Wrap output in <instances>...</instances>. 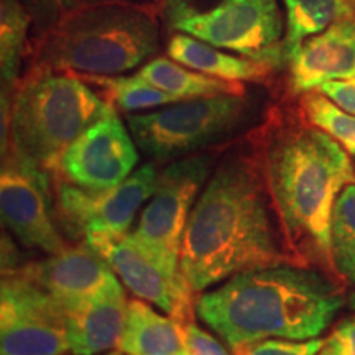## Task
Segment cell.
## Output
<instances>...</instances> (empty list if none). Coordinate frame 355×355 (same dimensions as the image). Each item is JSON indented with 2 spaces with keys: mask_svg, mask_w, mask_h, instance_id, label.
Segmentation results:
<instances>
[{
  "mask_svg": "<svg viewBox=\"0 0 355 355\" xmlns=\"http://www.w3.org/2000/svg\"><path fill=\"white\" fill-rule=\"evenodd\" d=\"M293 261L254 146L217 163L186 225L180 273L196 295L234 275Z\"/></svg>",
  "mask_w": 355,
  "mask_h": 355,
  "instance_id": "6da1fadb",
  "label": "cell"
},
{
  "mask_svg": "<svg viewBox=\"0 0 355 355\" xmlns=\"http://www.w3.org/2000/svg\"><path fill=\"white\" fill-rule=\"evenodd\" d=\"M254 150L290 259L334 273L331 216L340 191L355 181L349 153L309 123L268 128Z\"/></svg>",
  "mask_w": 355,
  "mask_h": 355,
  "instance_id": "7a4b0ae2",
  "label": "cell"
},
{
  "mask_svg": "<svg viewBox=\"0 0 355 355\" xmlns=\"http://www.w3.org/2000/svg\"><path fill=\"white\" fill-rule=\"evenodd\" d=\"M344 304V293L321 270L295 261L234 275L204 291L196 313L237 350L259 340H306L322 334Z\"/></svg>",
  "mask_w": 355,
  "mask_h": 355,
  "instance_id": "3957f363",
  "label": "cell"
},
{
  "mask_svg": "<svg viewBox=\"0 0 355 355\" xmlns=\"http://www.w3.org/2000/svg\"><path fill=\"white\" fill-rule=\"evenodd\" d=\"M159 50L153 10L125 0H105L66 13L37 37L32 64L83 76H121Z\"/></svg>",
  "mask_w": 355,
  "mask_h": 355,
  "instance_id": "277c9868",
  "label": "cell"
},
{
  "mask_svg": "<svg viewBox=\"0 0 355 355\" xmlns=\"http://www.w3.org/2000/svg\"><path fill=\"white\" fill-rule=\"evenodd\" d=\"M114 110L79 74L30 66L13 92L2 155L13 150L56 175L66 148Z\"/></svg>",
  "mask_w": 355,
  "mask_h": 355,
  "instance_id": "5b68a950",
  "label": "cell"
},
{
  "mask_svg": "<svg viewBox=\"0 0 355 355\" xmlns=\"http://www.w3.org/2000/svg\"><path fill=\"white\" fill-rule=\"evenodd\" d=\"M168 30L186 33L220 50L278 68L283 53L285 17L278 0H163Z\"/></svg>",
  "mask_w": 355,
  "mask_h": 355,
  "instance_id": "8992f818",
  "label": "cell"
},
{
  "mask_svg": "<svg viewBox=\"0 0 355 355\" xmlns=\"http://www.w3.org/2000/svg\"><path fill=\"white\" fill-rule=\"evenodd\" d=\"M250 110L245 96L202 97L128 114L127 127L146 157L171 163L230 139L245 125Z\"/></svg>",
  "mask_w": 355,
  "mask_h": 355,
  "instance_id": "52a82bcc",
  "label": "cell"
},
{
  "mask_svg": "<svg viewBox=\"0 0 355 355\" xmlns=\"http://www.w3.org/2000/svg\"><path fill=\"white\" fill-rule=\"evenodd\" d=\"M216 165L217 153L212 152L171 162L159 173L157 189L130 232L133 241L175 277H181V247L191 211Z\"/></svg>",
  "mask_w": 355,
  "mask_h": 355,
  "instance_id": "ba28073f",
  "label": "cell"
},
{
  "mask_svg": "<svg viewBox=\"0 0 355 355\" xmlns=\"http://www.w3.org/2000/svg\"><path fill=\"white\" fill-rule=\"evenodd\" d=\"M51 176L50 171L13 150L2 155L0 209L3 225L21 245L50 255L69 247L58 222Z\"/></svg>",
  "mask_w": 355,
  "mask_h": 355,
  "instance_id": "9c48e42d",
  "label": "cell"
},
{
  "mask_svg": "<svg viewBox=\"0 0 355 355\" xmlns=\"http://www.w3.org/2000/svg\"><path fill=\"white\" fill-rule=\"evenodd\" d=\"M69 352L64 306L19 272L2 273L0 355Z\"/></svg>",
  "mask_w": 355,
  "mask_h": 355,
  "instance_id": "30bf717a",
  "label": "cell"
},
{
  "mask_svg": "<svg viewBox=\"0 0 355 355\" xmlns=\"http://www.w3.org/2000/svg\"><path fill=\"white\" fill-rule=\"evenodd\" d=\"M158 176L157 163L152 162L141 165L112 189L87 191L64 180L58 181V222L61 229L83 241L92 234H127L137 212L153 196Z\"/></svg>",
  "mask_w": 355,
  "mask_h": 355,
  "instance_id": "8fae6325",
  "label": "cell"
},
{
  "mask_svg": "<svg viewBox=\"0 0 355 355\" xmlns=\"http://www.w3.org/2000/svg\"><path fill=\"white\" fill-rule=\"evenodd\" d=\"M137 148L130 130L114 110L66 148L56 175L87 191L112 189L135 171Z\"/></svg>",
  "mask_w": 355,
  "mask_h": 355,
  "instance_id": "7c38bea8",
  "label": "cell"
},
{
  "mask_svg": "<svg viewBox=\"0 0 355 355\" xmlns=\"http://www.w3.org/2000/svg\"><path fill=\"white\" fill-rule=\"evenodd\" d=\"M84 243L94 248L107 261L112 272L135 298L155 304L180 324L193 321V293L188 290L183 278L166 272L133 241L130 232L121 235L92 234L84 239Z\"/></svg>",
  "mask_w": 355,
  "mask_h": 355,
  "instance_id": "4fadbf2b",
  "label": "cell"
},
{
  "mask_svg": "<svg viewBox=\"0 0 355 355\" xmlns=\"http://www.w3.org/2000/svg\"><path fill=\"white\" fill-rule=\"evenodd\" d=\"M13 272L32 279L64 308L97 295L117 278L107 261L87 243L68 247L60 254L20 266Z\"/></svg>",
  "mask_w": 355,
  "mask_h": 355,
  "instance_id": "5bb4252c",
  "label": "cell"
},
{
  "mask_svg": "<svg viewBox=\"0 0 355 355\" xmlns=\"http://www.w3.org/2000/svg\"><path fill=\"white\" fill-rule=\"evenodd\" d=\"M295 94L316 91L321 84L355 76V15L336 21L304 40L288 60Z\"/></svg>",
  "mask_w": 355,
  "mask_h": 355,
  "instance_id": "9a60e30c",
  "label": "cell"
},
{
  "mask_svg": "<svg viewBox=\"0 0 355 355\" xmlns=\"http://www.w3.org/2000/svg\"><path fill=\"white\" fill-rule=\"evenodd\" d=\"M125 291L117 278L91 298L66 311V332L73 355H99L117 347L125 327Z\"/></svg>",
  "mask_w": 355,
  "mask_h": 355,
  "instance_id": "2e32d148",
  "label": "cell"
},
{
  "mask_svg": "<svg viewBox=\"0 0 355 355\" xmlns=\"http://www.w3.org/2000/svg\"><path fill=\"white\" fill-rule=\"evenodd\" d=\"M168 58L176 63L207 74V76L235 83H259L272 73V66L252 60V58L232 55L186 33L175 32L166 44Z\"/></svg>",
  "mask_w": 355,
  "mask_h": 355,
  "instance_id": "e0dca14e",
  "label": "cell"
},
{
  "mask_svg": "<svg viewBox=\"0 0 355 355\" xmlns=\"http://www.w3.org/2000/svg\"><path fill=\"white\" fill-rule=\"evenodd\" d=\"M117 347L125 355L186 352L181 324L168 314H159L148 301L140 298L128 301L125 327Z\"/></svg>",
  "mask_w": 355,
  "mask_h": 355,
  "instance_id": "ac0fdd59",
  "label": "cell"
},
{
  "mask_svg": "<svg viewBox=\"0 0 355 355\" xmlns=\"http://www.w3.org/2000/svg\"><path fill=\"white\" fill-rule=\"evenodd\" d=\"M139 74L153 86L178 97L180 101L216 96H245L247 92L243 83L207 76L188 66L176 63L171 58H152L141 66Z\"/></svg>",
  "mask_w": 355,
  "mask_h": 355,
  "instance_id": "d6986e66",
  "label": "cell"
},
{
  "mask_svg": "<svg viewBox=\"0 0 355 355\" xmlns=\"http://www.w3.org/2000/svg\"><path fill=\"white\" fill-rule=\"evenodd\" d=\"M33 19L21 0H2L0 6V78L2 107L10 109L13 92L21 79L28 32Z\"/></svg>",
  "mask_w": 355,
  "mask_h": 355,
  "instance_id": "ffe728a7",
  "label": "cell"
},
{
  "mask_svg": "<svg viewBox=\"0 0 355 355\" xmlns=\"http://www.w3.org/2000/svg\"><path fill=\"white\" fill-rule=\"evenodd\" d=\"M285 8L283 53L288 63L304 40L324 32L336 21L355 15V0H282Z\"/></svg>",
  "mask_w": 355,
  "mask_h": 355,
  "instance_id": "44dd1931",
  "label": "cell"
},
{
  "mask_svg": "<svg viewBox=\"0 0 355 355\" xmlns=\"http://www.w3.org/2000/svg\"><path fill=\"white\" fill-rule=\"evenodd\" d=\"M329 245L334 273L355 288V181L344 186L332 207Z\"/></svg>",
  "mask_w": 355,
  "mask_h": 355,
  "instance_id": "7402d4cb",
  "label": "cell"
},
{
  "mask_svg": "<svg viewBox=\"0 0 355 355\" xmlns=\"http://www.w3.org/2000/svg\"><path fill=\"white\" fill-rule=\"evenodd\" d=\"M79 76L84 81L101 87L107 94L110 104L127 114H140L141 110H155L181 102L178 97L153 86L139 73L132 76Z\"/></svg>",
  "mask_w": 355,
  "mask_h": 355,
  "instance_id": "603a6c76",
  "label": "cell"
},
{
  "mask_svg": "<svg viewBox=\"0 0 355 355\" xmlns=\"http://www.w3.org/2000/svg\"><path fill=\"white\" fill-rule=\"evenodd\" d=\"M301 112L309 125L332 137L345 152L355 155V115L318 91L306 92L301 99Z\"/></svg>",
  "mask_w": 355,
  "mask_h": 355,
  "instance_id": "cb8c5ba5",
  "label": "cell"
},
{
  "mask_svg": "<svg viewBox=\"0 0 355 355\" xmlns=\"http://www.w3.org/2000/svg\"><path fill=\"white\" fill-rule=\"evenodd\" d=\"M97 2H105V0H21V3L32 15L37 35L50 28L56 20H60L66 13Z\"/></svg>",
  "mask_w": 355,
  "mask_h": 355,
  "instance_id": "d4e9b609",
  "label": "cell"
},
{
  "mask_svg": "<svg viewBox=\"0 0 355 355\" xmlns=\"http://www.w3.org/2000/svg\"><path fill=\"white\" fill-rule=\"evenodd\" d=\"M324 339L314 337L306 340L272 339L259 340V343L243 345L235 350V355H316L322 347Z\"/></svg>",
  "mask_w": 355,
  "mask_h": 355,
  "instance_id": "484cf974",
  "label": "cell"
},
{
  "mask_svg": "<svg viewBox=\"0 0 355 355\" xmlns=\"http://www.w3.org/2000/svg\"><path fill=\"white\" fill-rule=\"evenodd\" d=\"M316 355H355V314L332 327Z\"/></svg>",
  "mask_w": 355,
  "mask_h": 355,
  "instance_id": "4316f807",
  "label": "cell"
},
{
  "mask_svg": "<svg viewBox=\"0 0 355 355\" xmlns=\"http://www.w3.org/2000/svg\"><path fill=\"white\" fill-rule=\"evenodd\" d=\"M184 349L188 355H230L219 340L194 321L181 324Z\"/></svg>",
  "mask_w": 355,
  "mask_h": 355,
  "instance_id": "83f0119b",
  "label": "cell"
},
{
  "mask_svg": "<svg viewBox=\"0 0 355 355\" xmlns=\"http://www.w3.org/2000/svg\"><path fill=\"white\" fill-rule=\"evenodd\" d=\"M316 91L326 96L327 99H331L340 109H344L345 112L355 115V76L349 79L327 81L321 84Z\"/></svg>",
  "mask_w": 355,
  "mask_h": 355,
  "instance_id": "f1b7e54d",
  "label": "cell"
},
{
  "mask_svg": "<svg viewBox=\"0 0 355 355\" xmlns=\"http://www.w3.org/2000/svg\"><path fill=\"white\" fill-rule=\"evenodd\" d=\"M347 303H349V306H350V309L355 311V291H352V293H350V295H349Z\"/></svg>",
  "mask_w": 355,
  "mask_h": 355,
  "instance_id": "f546056e",
  "label": "cell"
},
{
  "mask_svg": "<svg viewBox=\"0 0 355 355\" xmlns=\"http://www.w3.org/2000/svg\"><path fill=\"white\" fill-rule=\"evenodd\" d=\"M105 355H122V352H121V350H119V352H109V354H105Z\"/></svg>",
  "mask_w": 355,
  "mask_h": 355,
  "instance_id": "4dcf8cb0",
  "label": "cell"
},
{
  "mask_svg": "<svg viewBox=\"0 0 355 355\" xmlns=\"http://www.w3.org/2000/svg\"><path fill=\"white\" fill-rule=\"evenodd\" d=\"M171 355H188L186 352H183V354H171Z\"/></svg>",
  "mask_w": 355,
  "mask_h": 355,
  "instance_id": "1f68e13d",
  "label": "cell"
}]
</instances>
